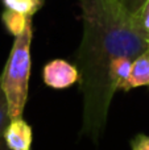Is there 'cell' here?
Here are the masks:
<instances>
[{
	"label": "cell",
	"mask_w": 149,
	"mask_h": 150,
	"mask_svg": "<svg viewBox=\"0 0 149 150\" xmlns=\"http://www.w3.org/2000/svg\"><path fill=\"white\" fill-rule=\"evenodd\" d=\"M83 36L75 54L83 95L82 134L98 142L107 125L115 95L111 63L120 57L137 58L149 50V37L120 0H79Z\"/></svg>",
	"instance_id": "1"
},
{
	"label": "cell",
	"mask_w": 149,
	"mask_h": 150,
	"mask_svg": "<svg viewBox=\"0 0 149 150\" xmlns=\"http://www.w3.org/2000/svg\"><path fill=\"white\" fill-rule=\"evenodd\" d=\"M31 42H32V21L24 32L15 37L12 50L3 70V90L7 96L11 120L23 117L25 103L28 99V84L31 75Z\"/></svg>",
	"instance_id": "2"
},
{
	"label": "cell",
	"mask_w": 149,
	"mask_h": 150,
	"mask_svg": "<svg viewBox=\"0 0 149 150\" xmlns=\"http://www.w3.org/2000/svg\"><path fill=\"white\" fill-rule=\"evenodd\" d=\"M42 78L46 86L55 90H63L79 82V71L75 65L65 59H53L45 65Z\"/></svg>",
	"instance_id": "3"
},
{
	"label": "cell",
	"mask_w": 149,
	"mask_h": 150,
	"mask_svg": "<svg viewBox=\"0 0 149 150\" xmlns=\"http://www.w3.org/2000/svg\"><path fill=\"white\" fill-rule=\"evenodd\" d=\"M3 138L11 150H31L33 138L32 128L23 117L13 119L5 129Z\"/></svg>",
	"instance_id": "4"
},
{
	"label": "cell",
	"mask_w": 149,
	"mask_h": 150,
	"mask_svg": "<svg viewBox=\"0 0 149 150\" xmlns=\"http://www.w3.org/2000/svg\"><path fill=\"white\" fill-rule=\"evenodd\" d=\"M143 86H149V50L133 59L131 74L127 80L124 91H129L132 88Z\"/></svg>",
	"instance_id": "5"
},
{
	"label": "cell",
	"mask_w": 149,
	"mask_h": 150,
	"mask_svg": "<svg viewBox=\"0 0 149 150\" xmlns=\"http://www.w3.org/2000/svg\"><path fill=\"white\" fill-rule=\"evenodd\" d=\"M1 17H3V23H4L5 28L15 37H17L18 34L23 33L24 29L26 28V25L32 21V17L12 9H5L3 12Z\"/></svg>",
	"instance_id": "6"
},
{
	"label": "cell",
	"mask_w": 149,
	"mask_h": 150,
	"mask_svg": "<svg viewBox=\"0 0 149 150\" xmlns=\"http://www.w3.org/2000/svg\"><path fill=\"white\" fill-rule=\"evenodd\" d=\"M4 5L7 7V9L24 13L29 17H32L40 8L34 3V0H4Z\"/></svg>",
	"instance_id": "7"
},
{
	"label": "cell",
	"mask_w": 149,
	"mask_h": 150,
	"mask_svg": "<svg viewBox=\"0 0 149 150\" xmlns=\"http://www.w3.org/2000/svg\"><path fill=\"white\" fill-rule=\"evenodd\" d=\"M11 122V116H9V107H8L7 96L3 90L1 86V79H0V140L4 136V132L7 127Z\"/></svg>",
	"instance_id": "8"
},
{
	"label": "cell",
	"mask_w": 149,
	"mask_h": 150,
	"mask_svg": "<svg viewBox=\"0 0 149 150\" xmlns=\"http://www.w3.org/2000/svg\"><path fill=\"white\" fill-rule=\"evenodd\" d=\"M145 1H147V0H120L121 5H123L127 12L132 16H135L141 9V7L145 4Z\"/></svg>",
	"instance_id": "9"
},
{
	"label": "cell",
	"mask_w": 149,
	"mask_h": 150,
	"mask_svg": "<svg viewBox=\"0 0 149 150\" xmlns=\"http://www.w3.org/2000/svg\"><path fill=\"white\" fill-rule=\"evenodd\" d=\"M132 150H149V136L137 134L131 142Z\"/></svg>",
	"instance_id": "10"
},
{
	"label": "cell",
	"mask_w": 149,
	"mask_h": 150,
	"mask_svg": "<svg viewBox=\"0 0 149 150\" xmlns=\"http://www.w3.org/2000/svg\"><path fill=\"white\" fill-rule=\"evenodd\" d=\"M0 150H11V149L7 146V144H5L4 138H1V140H0Z\"/></svg>",
	"instance_id": "11"
}]
</instances>
